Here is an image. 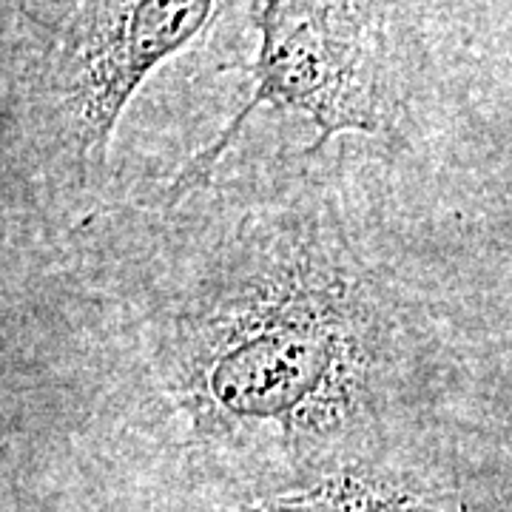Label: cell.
Listing matches in <instances>:
<instances>
[{"label": "cell", "instance_id": "3957f363", "mask_svg": "<svg viewBox=\"0 0 512 512\" xmlns=\"http://www.w3.org/2000/svg\"><path fill=\"white\" fill-rule=\"evenodd\" d=\"M248 15L259 35L248 66V97L171 180V202L194 197L211 183L262 106L311 120L313 148L342 134H399L407 114L399 0H251Z\"/></svg>", "mask_w": 512, "mask_h": 512}, {"label": "cell", "instance_id": "6da1fadb", "mask_svg": "<svg viewBox=\"0 0 512 512\" xmlns=\"http://www.w3.org/2000/svg\"><path fill=\"white\" fill-rule=\"evenodd\" d=\"M151 356L191 436L239 484L399 450L419 379L404 305L311 183L211 225L165 288Z\"/></svg>", "mask_w": 512, "mask_h": 512}, {"label": "cell", "instance_id": "277c9868", "mask_svg": "<svg viewBox=\"0 0 512 512\" xmlns=\"http://www.w3.org/2000/svg\"><path fill=\"white\" fill-rule=\"evenodd\" d=\"M211 512H461V507L436 470L399 447L296 481L245 484Z\"/></svg>", "mask_w": 512, "mask_h": 512}, {"label": "cell", "instance_id": "7a4b0ae2", "mask_svg": "<svg viewBox=\"0 0 512 512\" xmlns=\"http://www.w3.org/2000/svg\"><path fill=\"white\" fill-rule=\"evenodd\" d=\"M231 0H3V160L55 197L109 165L128 103Z\"/></svg>", "mask_w": 512, "mask_h": 512}]
</instances>
